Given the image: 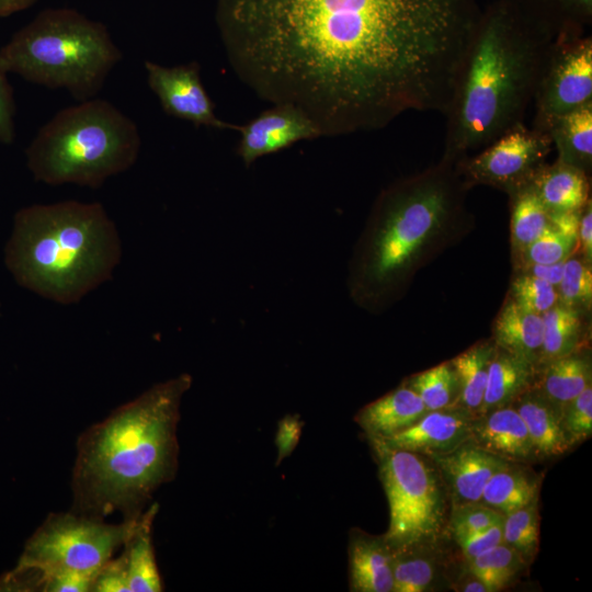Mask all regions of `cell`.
<instances>
[{"label":"cell","mask_w":592,"mask_h":592,"mask_svg":"<svg viewBox=\"0 0 592 592\" xmlns=\"http://www.w3.org/2000/svg\"><path fill=\"white\" fill-rule=\"evenodd\" d=\"M475 0H216L227 59L259 98L322 136L445 114L479 18Z\"/></svg>","instance_id":"cell-1"},{"label":"cell","mask_w":592,"mask_h":592,"mask_svg":"<svg viewBox=\"0 0 592 592\" xmlns=\"http://www.w3.org/2000/svg\"><path fill=\"white\" fill-rule=\"evenodd\" d=\"M192 386L181 374L156 384L78 437L72 471L73 513L104 520L143 514L178 470L180 407Z\"/></svg>","instance_id":"cell-2"},{"label":"cell","mask_w":592,"mask_h":592,"mask_svg":"<svg viewBox=\"0 0 592 592\" xmlns=\"http://www.w3.org/2000/svg\"><path fill=\"white\" fill-rule=\"evenodd\" d=\"M468 190L455 164L441 159L380 192L350 261L349 291L357 306L386 309L425 261L466 230Z\"/></svg>","instance_id":"cell-3"},{"label":"cell","mask_w":592,"mask_h":592,"mask_svg":"<svg viewBox=\"0 0 592 592\" xmlns=\"http://www.w3.org/2000/svg\"><path fill=\"white\" fill-rule=\"evenodd\" d=\"M554 41L525 4L503 1L480 14L444 114L442 160L456 164L524 123Z\"/></svg>","instance_id":"cell-4"},{"label":"cell","mask_w":592,"mask_h":592,"mask_svg":"<svg viewBox=\"0 0 592 592\" xmlns=\"http://www.w3.org/2000/svg\"><path fill=\"white\" fill-rule=\"evenodd\" d=\"M4 251L21 286L71 305L112 277L122 243L102 204L62 201L21 208Z\"/></svg>","instance_id":"cell-5"},{"label":"cell","mask_w":592,"mask_h":592,"mask_svg":"<svg viewBox=\"0 0 592 592\" xmlns=\"http://www.w3.org/2000/svg\"><path fill=\"white\" fill-rule=\"evenodd\" d=\"M123 54L107 27L72 8H47L0 48L5 71L75 100L93 99Z\"/></svg>","instance_id":"cell-6"},{"label":"cell","mask_w":592,"mask_h":592,"mask_svg":"<svg viewBox=\"0 0 592 592\" xmlns=\"http://www.w3.org/2000/svg\"><path fill=\"white\" fill-rule=\"evenodd\" d=\"M140 146L130 117L106 100L90 99L62 109L38 129L26 164L38 182L98 189L133 167Z\"/></svg>","instance_id":"cell-7"},{"label":"cell","mask_w":592,"mask_h":592,"mask_svg":"<svg viewBox=\"0 0 592 592\" xmlns=\"http://www.w3.org/2000/svg\"><path fill=\"white\" fill-rule=\"evenodd\" d=\"M140 516L109 524L72 511L52 513L26 542L18 566L5 581L23 579L34 590L41 578L55 573L96 574L124 546Z\"/></svg>","instance_id":"cell-8"},{"label":"cell","mask_w":592,"mask_h":592,"mask_svg":"<svg viewBox=\"0 0 592 592\" xmlns=\"http://www.w3.org/2000/svg\"><path fill=\"white\" fill-rule=\"evenodd\" d=\"M389 506L384 534L392 549L433 544L444 523V499L435 470L418 453L367 439Z\"/></svg>","instance_id":"cell-9"},{"label":"cell","mask_w":592,"mask_h":592,"mask_svg":"<svg viewBox=\"0 0 592 592\" xmlns=\"http://www.w3.org/2000/svg\"><path fill=\"white\" fill-rule=\"evenodd\" d=\"M551 148L548 133L520 123L455 167L467 189L488 185L512 196L531 185Z\"/></svg>","instance_id":"cell-10"},{"label":"cell","mask_w":592,"mask_h":592,"mask_svg":"<svg viewBox=\"0 0 592 592\" xmlns=\"http://www.w3.org/2000/svg\"><path fill=\"white\" fill-rule=\"evenodd\" d=\"M592 102V39L558 36L542 67L534 92L532 128L548 133L567 113Z\"/></svg>","instance_id":"cell-11"},{"label":"cell","mask_w":592,"mask_h":592,"mask_svg":"<svg viewBox=\"0 0 592 592\" xmlns=\"http://www.w3.org/2000/svg\"><path fill=\"white\" fill-rule=\"evenodd\" d=\"M147 82L158 98L162 110L177 118L195 126L215 129H239L220 119L214 111V103L201 80V67L196 61L166 67L146 60Z\"/></svg>","instance_id":"cell-12"},{"label":"cell","mask_w":592,"mask_h":592,"mask_svg":"<svg viewBox=\"0 0 592 592\" xmlns=\"http://www.w3.org/2000/svg\"><path fill=\"white\" fill-rule=\"evenodd\" d=\"M237 153L249 167L257 159L278 152L301 140L322 136L316 122L289 103L274 104L249 123L239 126Z\"/></svg>","instance_id":"cell-13"},{"label":"cell","mask_w":592,"mask_h":592,"mask_svg":"<svg viewBox=\"0 0 592 592\" xmlns=\"http://www.w3.org/2000/svg\"><path fill=\"white\" fill-rule=\"evenodd\" d=\"M475 417L458 405L428 411L409 428L379 440L420 455H440L470 441Z\"/></svg>","instance_id":"cell-14"},{"label":"cell","mask_w":592,"mask_h":592,"mask_svg":"<svg viewBox=\"0 0 592 592\" xmlns=\"http://www.w3.org/2000/svg\"><path fill=\"white\" fill-rule=\"evenodd\" d=\"M431 457L449 489L454 505L480 502L487 481L510 463L471 441Z\"/></svg>","instance_id":"cell-15"},{"label":"cell","mask_w":592,"mask_h":592,"mask_svg":"<svg viewBox=\"0 0 592 592\" xmlns=\"http://www.w3.org/2000/svg\"><path fill=\"white\" fill-rule=\"evenodd\" d=\"M470 441L508 462L535 456L526 425L511 405L477 414Z\"/></svg>","instance_id":"cell-16"},{"label":"cell","mask_w":592,"mask_h":592,"mask_svg":"<svg viewBox=\"0 0 592 592\" xmlns=\"http://www.w3.org/2000/svg\"><path fill=\"white\" fill-rule=\"evenodd\" d=\"M350 591L392 592V548L384 535L353 528L349 536Z\"/></svg>","instance_id":"cell-17"},{"label":"cell","mask_w":592,"mask_h":592,"mask_svg":"<svg viewBox=\"0 0 592 592\" xmlns=\"http://www.w3.org/2000/svg\"><path fill=\"white\" fill-rule=\"evenodd\" d=\"M428 411L405 383L364 406L355 417L367 439H387L415 423Z\"/></svg>","instance_id":"cell-18"},{"label":"cell","mask_w":592,"mask_h":592,"mask_svg":"<svg viewBox=\"0 0 592 592\" xmlns=\"http://www.w3.org/2000/svg\"><path fill=\"white\" fill-rule=\"evenodd\" d=\"M522 417L534 455L551 457L562 455L572 443L561 421L560 408L532 386L520 395L512 405Z\"/></svg>","instance_id":"cell-19"},{"label":"cell","mask_w":592,"mask_h":592,"mask_svg":"<svg viewBox=\"0 0 592 592\" xmlns=\"http://www.w3.org/2000/svg\"><path fill=\"white\" fill-rule=\"evenodd\" d=\"M494 344L539 367L543 318L505 298L492 327Z\"/></svg>","instance_id":"cell-20"},{"label":"cell","mask_w":592,"mask_h":592,"mask_svg":"<svg viewBox=\"0 0 592 592\" xmlns=\"http://www.w3.org/2000/svg\"><path fill=\"white\" fill-rule=\"evenodd\" d=\"M530 186L551 213L579 212L591 201L590 175L558 160L546 163Z\"/></svg>","instance_id":"cell-21"},{"label":"cell","mask_w":592,"mask_h":592,"mask_svg":"<svg viewBox=\"0 0 592 592\" xmlns=\"http://www.w3.org/2000/svg\"><path fill=\"white\" fill-rule=\"evenodd\" d=\"M537 369L534 364L496 345L478 414L512 405L534 385Z\"/></svg>","instance_id":"cell-22"},{"label":"cell","mask_w":592,"mask_h":592,"mask_svg":"<svg viewBox=\"0 0 592 592\" xmlns=\"http://www.w3.org/2000/svg\"><path fill=\"white\" fill-rule=\"evenodd\" d=\"M158 504H151L139 517L137 526L124 544L130 592H160L163 590L152 545V522Z\"/></svg>","instance_id":"cell-23"},{"label":"cell","mask_w":592,"mask_h":592,"mask_svg":"<svg viewBox=\"0 0 592 592\" xmlns=\"http://www.w3.org/2000/svg\"><path fill=\"white\" fill-rule=\"evenodd\" d=\"M533 386L560 408L591 386L589 356L577 351L544 363Z\"/></svg>","instance_id":"cell-24"},{"label":"cell","mask_w":592,"mask_h":592,"mask_svg":"<svg viewBox=\"0 0 592 592\" xmlns=\"http://www.w3.org/2000/svg\"><path fill=\"white\" fill-rule=\"evenodd\" d=\"M548 134L558 161L591 174L592 102L559 117Z\"/></svg>","instance_id":"cell-25"},{"label":"cell","mask_w":592,"mask_h":592,"mask_svg":"<svg viewBox=\"0 0 592 592\" xmlns=\"http://www.w3.org/2000/svg\"><path fill=\"white\" fill-rule=\"evenodd\" d=\"M588 314L561 304L542 315L543 345L539 366L580 351L588 334Z\"/></svg>","instance_id":"cell-26"},{"label":"cell","mask_w":592,"mask_h":592,"mask_svg":"<svg viewBox=\"0 0 592 592\" xmlns=\"http://www.w3.org/2000/svg\"><path fill=\"white\" fill-rule=\"evenodd\" d=\"M494 346L492 340L479 341L451 360L458 385L457 405L476 415L483 401Z\"/></svg>","instance_id":"cell-27"},{"label":"cell","mask_w":592,"mask_h":592,"mask_svg":"<svg viewBox=\"0 0 592 592\" xmlns=\"http://www.w3.org/2000/svg\"><path fill=\"white\" fill-rule=\"evenodd\" d=\"M538 480L510 463L487 481L480 502L506 514L537 499Z\"/></svg>","instance_id":"cell-28"},{"label":"cell","mask_w":592,"mask_h":592,"mask_svg":"<svg viewBox=\"0 0 592 592\" xmlns=\"http://www.w3.org/2000/svg\"><path fill=\"white\" fill-rule=\"evenodd\" d=\"M512 259L536 240L550 224V212L531 186L510 196Z\"/></svg>","instance_id":"cell-29"},{"label":"cell","mask_w":592,"mask_h":592,"mask_svg":"<svg viewBox=\"0 0 592 592\" xmlns=\"http://www.w3.org/2000/svg\"><path fill=\"white\" fill-rule=\"evenodd\" d=\"M430 545L392 549V592H424L431 590L436 577L435 560Z\"/></svg>","instance_id":"cell-30"},{"label":"cell","mask_w":592,"mask_h":592,"mask_svg":"<svg viewBox=\"0 0 592 592\" xmlns=\"http://www.w3.org/2000/svg\"><path fill=\"white\" fill-rule=\"evenodd\" d=\"M403 383L420 397L426 411L457 405L458 385L451 361L414 374Z\"/></svg>","instance_id":"cell-31"},{"label":"cell","mask_w":592,"mask_h":592,"mask_svg":"<svg viewBox=\"0 0 592 592\" xmlns=\"http://www.w3.org/2000/svg\"><path fill=\"white\" fill-rule=\"evenodd\" d=\"M468 560V570L481 579L489 592L506 587L526 560L513 547L501 543Z\"/></svg>","instance_id":"cell-32"},{"label":"cell","mask_w":592,"mask_h":592,"mask_svg":"<svg viewBox=\"0 0 592 592\" xmlns=\"http://www.w3.org/2000/svg\"><path fill=\"white\" fill-rule=\"evenodd\" d=\"M577 238L549 227L517 257L513 259L514 271L534 264H555L565 262L574 254Z\"/></svg>","instance_id":"cell-33"},{"label":"cell","mask_w":592,"mask_h":592,"mask_svg":"<svg viewBox=\"0 0 592 592\" xmlns=\"http://www.w3.org/2000/svg\"><path fill=\"white\" fill-rule=\"evenodd\" d=\"M558 304L590 314L592 304L591 263L572 254L563 263L561 280L557 286Z\"/></svg>","instance_id":"cell-34"},{"label":"cell","mask_w":592,"mask_h":592,"mask_svg":"<svg viewBox=\"0 0 592 592\" xmlns=\"http://www.w3.org/2000/svg\"><path fill=\"white\" fill-rule=\"evenodd\" d=\"M538 521L537 499L504 514L503 543L513 547L526 561L537 550Z\"/></svg>","instance_id":"cell-35"},{"label":"cell","mask_w":592,"mask_h":592,"mask_svg":"<svg viewBox=\"0 0 592 592\" xmlns=\"http://www.w3.org/2000/svg\"><path fill=\"white\" fill-rule=\"evenodd\" d=\"M508 296L522 308L540 316L558 304L555 286L525 272H515Z\"/></svg>","instance_id":"cell-36"},{"label":"cell","mask_w":592,"mask_h":592,"mask_svg":"<svg viewBox=\"0 0 592 592\" xmlns=\"http://www.w3.org/2000/svg\"><path fill=\"white\" fill-rule=\"evenodd\" d=\"M560 421L571 441L577 443L592 434V387L589 386L577 397L560 407Z\"/></svg>","instance_id":"cell-37"},{"label":"cell","mask_w":592,"mask_h":592,"mask_svg":"<svg viewBox=\"0 0 592 592\" xmlns=\"http://www.w3.org/2000/svg\"><path fill=\"white\" fill-rule=\"evenodd\" d=\"M504 514L482 503L454 505L451 517L453 536L470 534L503 522Z\"/></svg>","instance_id":"cell-38"},{"label":"cell","mask_w":592,"mask_h":592,"mask_svg":"<svg viewBox=\"0 0 592 592\" xmlns=\"http://www.w3.org/2000/svg\"><path fill=\"white\" fill-rule=\"evenodd\" d=\"M92 592H130L124 553L116 559L106 561L96 572L91 583Z\"/></svg>","instance_id":"cell-39"},{"label":"cell","mask_w":592,"mask_h":592,"mask_svg":"<svg viewBox=\"0 0 592 592\" xmlns=\"http://www.w3.org/2000/svg\"><path fill=\"white\" fill-rule=\"evenodd\" d=\"M467 559L503 542V522L470 534L454 537Z\"/></svg>","instance_id":"cell-40"},{"label":"cell","mask_w":592,"mask_h":592,"mask_svg":"<svg viewBox=\"0 0 592 592\" xmlns=\"http://www.w3.org/2000/svg\"><path fill=\"white\" fill-rule=\"evenodd\" d=\"M7 73L0 61V144L3 145L15 139V102Z\"/></svg>","instance_id":"cell-41"},{"label":"cell","mask_w":592,"mask_h":592,"mask_svg":"<svg viewBox=\"0 0 592 592\" xmlns=\"http://www.w3.org/2000/svg\"><path fill=\"white\" fill-rule=\"evenodd\" d=\"M303 425L304 422L297 414H286L278 421L275 435V445L277 448L276 465L295 449L301 434Z\"/></svg>","instance_id":"cell-42"},{"label":"cell","mask_w":592,"mask_h":592,"mask_svg":"<svg viewBox=\"0 0 592 592\" xmlns=\"http://www.w3.org/2000/svg\"><path fill=\"white\" fill-rule=\"evenodd\" d=\"M585 262L592 261V205L591 201L580 214L576 251Z\"/></svg>","instance_id":"cell-43"},{"label":"cell","mask_w":592,"mask_h":592,"mask_svg":"<svg viewBox=\"0 0 592 592\" xmlns=\"http://www.w3.org/2000/svg\"><path fill=\"white\" fill-rule=\"evenodd\" d=\"M563 263L565 262L555 264H534L517 272H525L534 275L538 278L546 281L547 283L551 284L557 288L562 276Z\"/></svg>","instance_id":"cell-44"},{"label":"cell","mask_w":592,"mask_h":592,"mask_svg":"<svg viewBox=\"0 0 592 592\" xmlns=\"http://www.w3.org/2000/svg\"><path fill=\"white\" fill-rule=\"evenodd\" d=\"M38 0H0V18L29 9Z\"/></svg>","instance_id":"cell-45"},{"label":"cell","mask_w":592,"mask_h":592,"mask_svg":"<svg viewBox=\"0 0 592 592\" xmlns=\"http://www.w3.org/2000/svg\"><path fill=\"white\" fill-rule=\"evenodd\" d=\"M457 590L463 592H489V589L487 588L485 582L469 570L468 576L464 579H460V583Z\"/></svg>","instance_id":"cell-46"}]
</instances>
